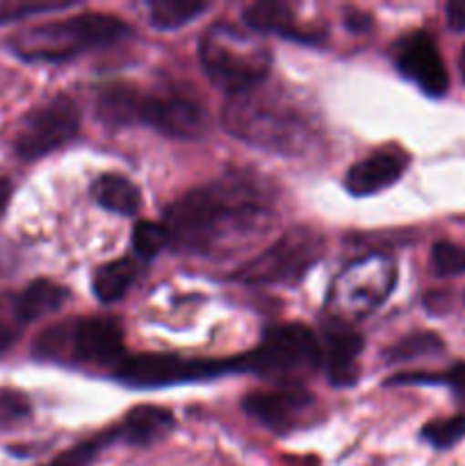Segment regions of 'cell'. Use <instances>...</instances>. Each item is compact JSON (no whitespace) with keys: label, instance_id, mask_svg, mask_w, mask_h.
Returning <instances> with one entry per match:
<instances>
[{"label":"cell","instance_id":"13","mask_svg":"<svg viewBox=\"0 0 465 466\" xmlns=\"http://www.w3.org/2000/svg\"><path fill=\"white\" fill-rule=\"evenodd\" d=\"M395 62L401 76L415 82L424 94L445 96L450 89V73L436 41L427 32H413L406 36L397 48Z\"/></svg>","mask_w":465,"mask_h":466},{"label":"cell","instance_id":"17","mask_svg":"<svg viewBox=\"0 0 465 466\" xmlns=\"http://www.w3.org/2000/svg\"><path fill=\"white\" fill-rule=\"evenodd\" d=\"M176 428V419L167 408L160 405H137L123 417L117 431V440L130 446H150L162 441Z\"/></svg>","mask_w":465,"mask_h":466},{"label":"cell","instance_id":"25","mask_svg":"<svg viewBox=\"0 0 465 466\" xmlns=\"http://www.w3.org/2000/svg\"><path fill=\"white\" fill-rule=\"evenodd\" d=\"M442 353V341L438 339L433 332H415V335L404 337L397 341L390 350L386 353L388 362H410L418 358H429V355Z\"/></svg>","mask_w":465,"mask_h":466},{"label":"cell","instance_id":"7","mask_svg":"<svg viewBox=\"0 0 465 466\" xmlns=\"http://www.w3.org/2000/svg\"><path fill=\"white\" fill-rule=\"evenodd\" d=\"M324 253V239L310 228H292L290 232L274 241L258 258L249 259L237 268V282L244 285H285L305 276L310 267L319 262Z\"/></svg>","mask_w":465,"mask_h":466},{"label":"cell","instance_id":"9","mask_svg":"<svg viewBox=\"0 0 465 466\" xmlns=\"http://www.w3.org/2000/svg\"><path fill=\"white\" fill-rule=\"evenodd\" d=\"M78 130H80V109L76 100L67 94H57L23 116L14 135V150L21 159L32 162L67 146L68 141L76 139Z\"/></svg>","mask_w":465,"mask_h":466},{"label":"cell","instance_id":"30","mask_svg":"<svg viewBox=\"0 0 465 466\" xmlns=\"http://www.w3.org/2000/svg\"><path fill=\"white\" fill-rule=\"evenodd\" d=\"M30 412V400L23 391L9 390V387L0 390V428H12L26 421Z\"/></svg>","mask_w":465,"mask_h":466},{"label":"cell","instance_id":"18","mask_svg":"<svg viewBox=\"0 0 465 466\" xmlns=\"http://www.w3.org/2000/svg\"><path fill=\"white\" fill-rule=\"evenodd\" d=\"M141 273V262L132 258H119L112 262L100 264L91 278V289L100 303H117L130 291Z\"/></svg>","mask_w":465,"mask_h":466},{"label":"cell","instance_id":"21","mask_svg":"<svg viewBox=\"0 0 465 466\" xmlns=\"http://www.w3.org/2000/svg\"><path fill=\"white\" fill-rule=\"evenodd\" d=\"M16 299L26 323H32L36 321V319L46 317V314L62 308L68 299V291L64 289V287H59L57 282L35 280L23 291H16Z\"/></svg>","mask_w":465,"mask_h":466},{"label":"cell","instance_id":"28","mask_svg":"<svg viewBox=\"0 0 465 466\" xmlns=\"http://www.w3.org/2000/svg\"><path fill=\"white\" fill-rule=\"evenodd\" d=\"M433 273L440 278H451L465 273V246L454 241H438L431 250Z\"/></svg>","mask_w":465,"mask_h":466},{"label":"cell","instance_id":"35","mask_svg":"<svg viewBox=\"0 0 465 466\" xmlns=\"http://www.w3.org/2000/svg\"><path fill=\"white\" fill-rule=\"evenodd\" d=\"M459 66H460V76H463V82H465V46H463V50H460Z\"/></svg>","mask_w":465,"mask_h":466},{"label":"cell","instance_id":"2","mask_svg":"<svg viewBox=\"0 0 465 466\" xmlns=\"http://www.w3.org/2000/svg\"><path fill=\"white\" fill-rule=\"evenodd\" d=\"M222 123L237 139L278 155L305 153L317 135L313 116L294 98L264 85L231 96Z\"/></svg>","mask_w":465,"mask_h":466},{"label":"cell","instance_id":"20","mask_svg":"<svg viewBox=\"0 0 465 466\" xmlns=\"http://www.w3.org/2000/svg\"><path fill=\"white\" fill-rule=\"evenodd\" d=\"M140 89L126 82H112L96 91V116L109 127L132 126L135 123V103Z\"/></svg>","mask_w":465,"mask_h":466},{"label":"cell","instance_id":"4","mask_svg":"<svg viewBox=\"0 0 465 466\" xmlns=\"http://www.w3.org/2000/svg\"><path fill=\"white\" fill-rule=\"evenodd\" d=\"M199 59L205 76L226 94L237 96L264 85L272 68V50L255 32L219 21L203 32Z\"/></svg>","mask_w":465,"mask_h":466},{"label":"cell","instance_id":"22","mask_svg":"<svg viewBox=\"0 0 465 466\" xmlns=\"http://www.w3.org/2000/svg\"><path fill=\"white\" fill-rule=\"evenodd\" d=\"M208 3H191V0H158L149 5V21L158 30H178L208 12Z\"/></svg>","mask_w":465,"mask_h":466},{"label":"cell","instance_id":"23","mask_svg":"<svg viewBox=\"0 0 465 466\" xmlns=\"http://www.w3.org/2000/svg\"><path fill=\"white\" fill-rule=\"evenodd\" d=\"M112 441H117V431L109 428V431L100 432V435L91 437V440L78 441L76 446L62 451L57 458H53L44 466H91L94 464V460L98 458L100 449H105V446L112 444Z\"/></svg>","mask_w":465,"mask_h":466},{"label":"cell","instance_id":"19","mask_svg":"<svg viewBox=\"0 0 465 466\" xmlns=\"http://www.w3.org/2000/svg\"><path fill=\"white\" fill-rule=\"evenodd\" d=\"M96 203L119 217H135L141 205V191L132 180L119 173H105L91 187Z\"/></svg>","mask_w":465,"mask_h":466},{"label":"cell","instance_id":"26","mask_svg":"<svg viewBox=\"0 0 465 466\" xmlns=\"http://www.w3.org/2000/svg\"><path fill=\"white\" fill-rule=\"evenodd\" d=\"M162 248H169L167 230L162 223L155 221H140L132 230V250L140 262H149Z\"/></svg>","mask_w":465,"mask_h":466},{"label":"cell","instance_id":"31","mask_svg":"<svg viewBox=\"0 0 465 466\" xmlns=\"http://www.w3.org/2000/svg\"><path fill=\"white\" fill-rule=\"evenodd\" d=\"M445 14L451 30L465 32V0H451V3H447Z\"/></svg>","mask_w":465,"mask_h":466},{"label":"cell","instance_id":"6","mask_svg":"<svg viewBox=\"0 0 465 466\" xmlns=\"http://www.w3.org/2000/svg\"><path fill=\"white\" fill-rule=\"evenodd\" d=\"M322 367L319 339L301 323H281L269 328L251 353L240 355L242 373L269 378H287L294 385L296 376H305Z\"/></svg>","mask_w":465,"mask_h":466},{"label":"cell","instance_id":"32","mask_svg":"<svg viewBox=\"0 0 465 466\" xmlns=\"http://www.w3.org/2000/svg\"><path fill=\"white\" fill-rule=\"evenodd\" d=\"M447 387H451L459 396H465V362L454 364L447 371Z\"/></svg>","mask_w":465,"mask_h":466},{"label":"cell","instance_id":"10","mask_svg":"<svg viewBox=\"0 0 465 466\" xmlns=\"http://www.w3.org/2000/svg\"><path fill=\"white\" fill-rule=\"evenodd\" d=\"M395 280V262L383 255H369L365 259H356L342 271L331 299L342 314L365 317L390 296Z\"/></svg>","mask_w":465,"mask_h":466},{"label":"cell","instance_id":"8","mask_svg":"<svg viewBox=\"0 0 465 466\" xmlns=\"http://www.w3.org/2000/svg\"><path fill=\"white\" fill-rule=\"evenodd\" d=\"M223 373H240V360H187L171 353H141L123 358L114 378L130 387H169L208 380Z\"/></svg>","mask_w":465,"mask_h":466},{"label":"cell","instance_id":"34","mask_svg":"<svg viewBox=\"0 0 465 466\" xmlns=\"http://www.w3.org/2000/svg\"><path fill=\"white\" fill-rule=\"evenodd\" d=\"M9 198H12V182H9L7 177H0V217H3L5 209H7Z\"/></svg>","mask_w":465,"mask_h":466},{"label":"cell","instance_id":"12","mask_svg":"<svg viewBox=\"0 0 465 466\" xmlns=\"http://www.w3.org/2000/svg\"><path fill=\"white\" fill-rule=\"evenodd\" d=\"M135 123L173 139H196L208 130V112L187 96L141 94L135 103Z\"/></svg>","mask_w":465,"mask_h":466},{"label":"cell","instance_id":"5","mask_svg":"<svg viewBox=\"0 0 465 466\" xmlns=\"http://www.w3.org/2000/svg\"><path fill=\"white\" fill-rule=\"evenodd\" d=\"M32 355L41 362L89 364V367H114L126 358L123 332L114 319L78 317L53 323L32 341Z\"/></svg>","mask_w":465,"mask_h":466},{"label":"cell","instance_id":"14","mask_svg":"<svg viewBox=\"0 0 465 466\" xmlns=\"http://www.w3.org/2000/svg\"><path fill=\"white\" fill-rule=\"evenodd\" d=\"M322 367L331 385L351 387L358 378V355L363 350V337L356 332L342 317L324 321L322 339Z\"/></svg>","mask_w":465,"mask_h":466},{"label":"cell","instance_id":"33","mask_svg":"<svg viewBox=\"0 0 465 466\" xmlns=\"http://www.w3.org/2000/svg\"><path fill=\"white\" fill-rule=\"evenodd\" d=\"M345 21H346V27H349V30H354V32H363V30H367L369 25H372V21H369L367 14L356 12V9H349V12H346Z\"/></svg>","mask_w":465,"mask_h":466},{"label":"cell","instance_id":"24","mask_svg":"<svg viewBox=\"0 0 465 466\" xmlns=\"http://www.w3.org/2000/svg\"><path fill=\"white\" fill-rule=\"evenodd\" d=\"M26 326L16 291H0V358L16 344Z\"/></svg>","mask_w":465,"mask_h":466},{"label":"cell","instance_id":"27","mask_svg":"<svg viewBox=\"0 0 465 466\" xmlns=\"http://www.w3.org/2000/svg\"><path fill=\"white\" fill-rule=\"evenodd\" d=\"M465 437V414L447 419H433L422 428V440L433 449H451Z\"/></svg>","mask_w":465,"mask_h":466},{"label":"cell","instance_id":"16","mask_svg":"<svg viewBox=\"0 0 465 466\" xmlns=\"http://www.w3.org/2000/svg\"><path fill=\"white\" fill-rule=\"evenodd\" d=\"M244 25L255 35H281L283 39L301 41V44H319L322 32L305 30L296 25V16L285 3H274V0H263L244 7Z\"/></svg>","mask_w":465,"mask_h":466},{"label":"cell","instance_id":"11","mask_svg":"<svg viewBox=\"0 0 465 466\" xmlns=\"http://www.w3.org/2000/svg\"><path fill=\"white\" fill-rule=\"evenodd\" d=\"M242 410L274 432H292L317 417V399L299 385L255 390L242 399Z\"/></svg>","mask_w":465,"mask_h":466},{"label":"cell","instance_id":"3","mask_svg":"<svg viewBox=\"0 0 465 466\" xmlns=\"http://www.w3.org/2000/svg\"><path fill=\"white\" fill-rule=\"evenodd\" d=\"M128 35V25L112 14L87 12L59 21L39 23L27 30L16 32L7 41V48L18 59L30 64H59L121 41Z\"/></svg>","mask_w":465,"mask_h":466},{"label":"cell","instance_id":"15","mask_svg":"<svg viewBox=\"0 0 465 466\" xmlns=\"http://www.w3.org/2000/svg\"><path fill=\"white\" fill-rule=\"evenodd\" d=\"M406 167H408V155L404 153V148L395 144L383 146L346 171L345 187L356 198L374 196L395 185L404 176Z\"/></svg>","mask_w":465,"mask_h":466},{"label":"cell","instance_id":"29","mask_svg":"<svg viewBox=\"0 0 465 466\" xmlns=\"http://www.w3.org/2000/svg\"><path fill=\"white\" fill-rule=\"evenodd\" d=\"M73 3H35V0H5L0 3V25L14 21H23L36 14H53L68 9Z\"/></svg>","mask_w":465,"mask_h":466},{"label":"cell","instance_id":"1","mask_svg":"<svg viewBox=\"0 0 465 466\" xmlns=\"http://www.w3.org/2000/svg\"><path fill=\"white\" fill-rule=\"evenodd\" d=\"M272 200L251 177L228 176L196 187L164 212L169 248L194 258H226L274 228Z\"/></svg>","mask_w":465,"mask_h":466}]
</instances>
